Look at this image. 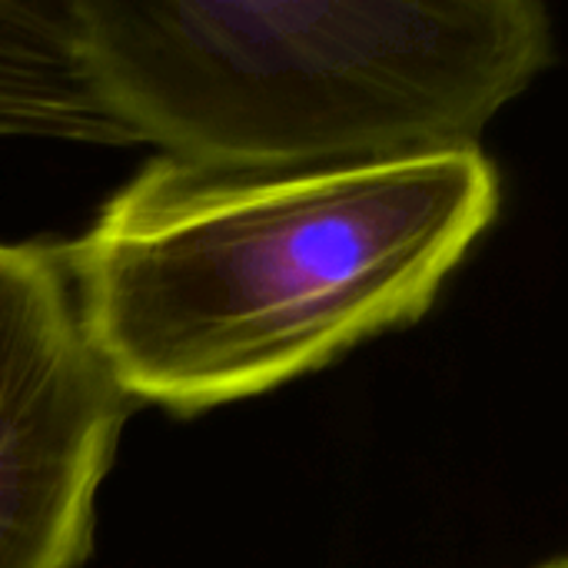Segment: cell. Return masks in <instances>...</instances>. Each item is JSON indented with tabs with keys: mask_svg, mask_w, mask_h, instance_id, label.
I'll list each match as a JSON object with an SVG mask.
<instances>
[{
	"mask_svg": "<svg viewBox=\"0 0 568 568\" xmlns=\"http://www.w3.org/2000/svg\"><path fill=\"white\" fill-rule=\"evenodd\" d=\"M496 210L479 146L323 170L156 156L63 263L116 389L196 416L413 326Z\"/></svg>",
	"mask_w": 568,
	"mask_h": 568,
	"instance_id": "cell-1",
	"label": "cell"
},
{
	"mask_svg": "<svg viewBox=\"0 0 568 568\" xmlns=\"http://www.w3.org/2000/svg\"><path fill=\"white\" fill-rule=\"evenodd\" d=\"M539 568H566V559H552L549 566H539Z\"/></svg>",
	"mask_w": 568,
	"mask_h": 568,
	"instance_id": "cell-5",
	"label": "cell"
},
{
	"mask_svg": "<svg viewBox=\"0 0 568 568\" xmlns=\"http://www.w3.org/2000/svg\"><path fill=\"white\" fill-rule=\"evenodd\" d=\"M130 413L93 353L63 246L0 243V568H77Z\"/></svg>",
	"mask_w": 568,
	"mask_h": 568,
	"instance_id": "cell-3",
	"label": "cell"
},
{
	"mask_svg": "<svg viewBox=\"0 0 568 568\" xmlns=\"http://www.w3.org/2000/svg\"><path fill=\"white\" fill-rule=\"evenodd\" d=\"M133 143L213 170H323L476 146L552 57L536 0H77Z\"/></svg>",
	"mask_w": 568,
	"mask_h": 568,
	"instance_id": "cell-2",
	"label": "cell"
},
{
	"mask_svg": "<svg viewBox=\"0 0 568 568\" xmlns=\"http://www.w3.org/2000/svg\"><path fill=\"white\" fill-rule=\"evenodd\" d=\"M0 136L133 143L93 80L77 0H0Z\"/></svg>",
	"mask_w": 568,
	"mask_h": 568,
	"instance_id": "cell-4",
	"label": "cell"
}]
</instances>
